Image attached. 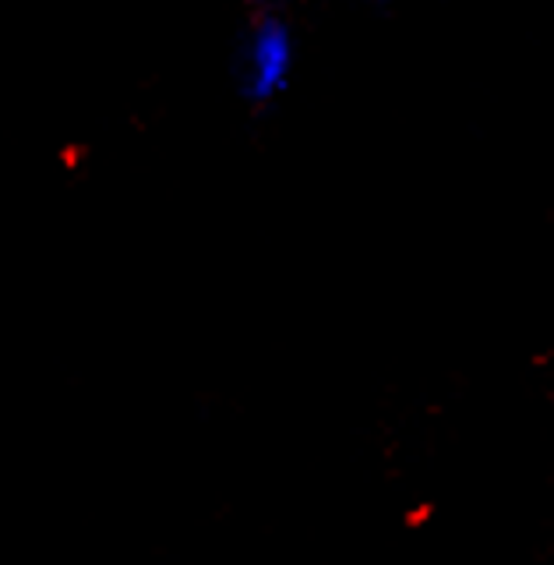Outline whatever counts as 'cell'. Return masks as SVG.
<instances>
[{
  "mask_svg": "<svg viewBox=\"0 0 554 565\" xmlns=\"http://www.w3.org/2000/svg\"><path fill=\"white\" fill-rule=\"evenodd\" d=\"M297 46L290 25L276 14H265L252 25V32L241 43L237 61V85L244 99L252 103H273L294 75Z\"/></svg>",
  "mask_w": 554,
  "mask_h": 565,
  "instance_id": "obj_1",
  "label": "cell"
}]
</instances>
